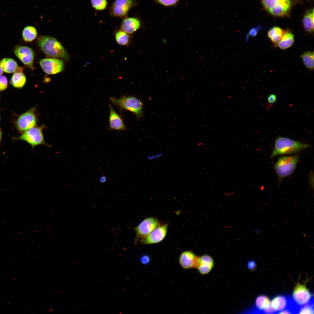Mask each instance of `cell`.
<instances>
[{
	"instance_id": "40",
	"label": "cell",
	"mask_w": 314,
	"mask_h": 314,
	"mask_svg": "<svg viewBox=\"0 0 314 314\" xmlns=\"http://www.w3.org/2000/svg\"><path fill=\"white\" fill-rule=\"evenodd\" d=\"M261 230L260 229H258L257 230V233H260V232H261Z\"/></svg>"
},
{
	"instance_id": "35",
	"label": "cell",
	"mask_w": 314,
	"mask_h": 314,
	"mask_svg": "<svg viewBox=\"0 0 314 314\" xmlns=\"http://www.w3.org/2000/svg\"><path fill=\"white\" fill-rule=\"evenodd\" d=\"M260 28L261 27L258 26L252 28L249 32V35L252 37L255 36L259 30H260Z\"/></svg>"
},
{
	"instance_id": "31",
	"label": "cell",
	"mask_w": 314,
	"mask_h": 314,
	"mask_svg": "<svg viewBox=\"0 0 314 314\" xmlns=\"http://www.w3.org/2000/svg\"><path fill=\"white\" fill-rule=\"evenodd\" d=\"M8 81L6 77L3 75H0V90H5L7 87Z\"/></svg>"
},
{
	"instance_id": "11",
	"label": "cell",
	"mask_w": 314,
	"mask_h": 314,
	"mask_svg": "<svg viewBox=\"0 0 314 314\" xmlns=\"http://www.w3.org/2000/svg\"><path fill=\"white\" fill-rule=\"evenodd\" d=\"M14 52L24 65L32 70L34 69V53L31 48L27 46L17 45L14 48Z\"/></svg>"
},
{
	"instance_id": "26",
	"label": "cell",
	"mask_w": 314,
	"mask_h": 314,
	"mask_svg": "<svg viewBox=\"0 0 314 314\" xmlns=\"http://www.w3.org/2000/svg\"><path fill=\"white\" fill-rule=\"evenodd\" d=\"M37 34V31L35 27L31 26H28L23 29L22 36L26 42H30L35 39Z\"/></svg>"
},
{
	"instance_id": "3",
	"label": "cell",
	"mask_w": 314,
	"mask_h": 314,
	"mask_svg": "<svg viewBox=\"0 0 314 314\" xmlns=\"http://www.w3.org/2000/svg\"><path fill=\"white\" fill-rule=\"evenodd\" d=\"M111 102L121 109L126 110L135 114L138 118L143 115V103L139 99L134 96H122L119 99L109 98Z\"/></svg>"
},
{
	"instance_id": "18",
	"label": "cell",
	"mask_w": 314,
	"mask_h": 314,
	"mask_svg": "<svg viewBox=\"0 0 314 314\" xmlns=\"http://www.w3.org/2000/svg\"><path fill=\"white\" fill-rule=\"evenodd\" d=\"M132 0H116L112 7L114 15L122 17L124 15L133 5Z\"/></svg>"
},
{
	"instance_id": "14",
	"label": "cell",
	"mask_w": 314,
	"mask_h": 314,
	"mask_svg": "<svg viewBox=\"0 0 314 314\" xmlns=\"http://www.w3.org/2000/svg\"><path fill=\"white\" fill-rule=\"evenodd\" d=\"M199 257L191 251H184L179 256V263L181 267L184 269L196 268Z\"/></svg>"
},
{
	"instance_id": "15",
	"label": "cell",
	"mask_w": 314,
	"mask_h": 314,
	"mask_svg": "<svg viewBox=\"0 0 314 314\" xmlns=\"http://www.w3.org/2000/svg\"><path fill=\"white\" fill-rule=\"evenodd\" d=\"M109 106L110 109L109 129L124 131L126 128L121 117L115 111L110 104Z\"/></svg>"
},
{
	"instance_id": "32",
	"label": "cell",
	"mask_w": 314,
	"mask_h": 314,
	"mask_svg": "<svg viewBox=\"0 0 314 314\" xmlns=\"http://www.w3.org/2000/svg\"><path fill=\"white\" fill-rule=\"evenodd\" d=\"M276 97L274 94H272L269 95L267 98V104L269 105L268 107L272 106L276 102Z\"/></svg>"
},
{
	"instance_id": "27",
	"label": "cell",
	"mask_w": 314,
	"mask_h": 314,
	"mask_svg": "<svg viewBox=\"0 0 314 314\" xmlns=\"http://www.w3.org/2000/svg\"><path fill=\"white\" fill-rule=\"evenodd\" d=\"M303 62L305 66L308 69L313 70L314 69V52L307 51L301 56Z\"/></svg>"
},
{
	"instance_id": "10",
	"label": "cell",
	"mask_w": 314,
	"mask_h": 314,
	"mask_svg": "<svg viewBox=\"0 0 314 314\" xmlns=\"http://www.w3.org/2000/svg\"><path fill=\"white\" fill-rule=\"evenodd\" d=\"M35 108H32L20 115L18 119L17 126L21 131H25L35 127L37 118Z\"/></svg>"
},
{
	"instance_id": "8",
	"label": "cell",
	"mask_w": 314,
	"mask_h": 314,
	"mask_svg": "<svg viewBox=\"0 0 314 314\" xmlns=\"http://www.w3.org/2000/svg\"><path fill=\"white\" fill-rule=\"evenodd\" d=\"M291 296L294 302L299 306L306 304L314 298L313 294L307 288L306 284L299 282L295 284Z\"/></svg>"
},
{
	"instance_id": "33",
	"label": "cell",
	"mask_w": 314,
	"mask_h": 314,
	"mask_svg": "<svg viewBox=\"0 0 314 314\" xmlns=\"http://www.w3.org/2000/svg\"><path fill=\"white\" fill-rule=\"evenodd\" d=\"M140 261L142 264L147 265L150 262L151 258L149 255L146 254L144 255L140 258Z\"/></svg>"
},
{
	"instance_id": "1",
	"label": "cell",
	"mask_w": 314,
	"mask_h": 314,
	"mask_svg": "<svg viewBox=\"0 0 314 314\" xmlns=\"http://www.w3.org/2000/svg\"><path fill=\"white\" fill-rule=\"evenodd\" d=\"M38 45L42 51L50 56L60 58L66 61L69 59L68 54L61 43L54 38L42 36L38 39Z\"/></svg>"
},
{
	"instance_id": "19",
	"label": "cell",
	"mask_w": 314,
	"mask_h": 314,
	"mask_svg": "<svg viewBox=\"0 0 314 314\" xmlns=\"http://www.w3.org/2000/svg\"><path fill=\"white\" fill-rule=\"evenodd\" d=\"M140 25L139 20L133 17H128L125 19L121 24V29L129 34H131L137 30Z\"/></svg>"
},
{
	"instance_id": "6",
	"label": "cell",
	"mask_w": 314,
	"mask_h": 314,
	"mask_svg": "<svg viewBox=\"0 0 314 314\" xmlns=\"http://www.w3.org/2000/svg\"><path fill=\"white\" fill-rule=\"evenodd\" d=\"M265 9L272 15L282 16L289 10L291 5L290 0H262Z\"/></svg>"
},
{
	"instance_id": "34",
	"label": "cell",
	"mask_w": 314,
	"mask_h": 314,
	"mask_svg": "<svg viewBox=\"0 0 314 314\" xmlns=\"http://www.w3.org/2000/svg\"><path fill=\"white\" fill-rule=\"evenodd\" d=\"M256 265V262L254 260L249 261L247 263V268L249 270L252 271H254L255 270Z\"/></svg>"
},
{
	"instance_id": "12",
	"label": "cell",
	"mask_w": 314,
	"mask_h": 314,
	"mask_svg": "<svg viewBox=\"0 0 314 314\" xmlns=\"http://www.w3.org/2000/svg\"><path fill=\"white\" fill-rule=\"evenodd\" d=\"M270 305L276 314L286 308H292L296 304L290 295H279L270 299Z\"/></svg>"
},
{
	"instance_id": "21",
	"label": "cell",
	"mask_w": 314,
	"mask_h": 314,
	"mask_svg": "<svg viewBox=\"0 0 314 314\" xmlns=\"http://www.w3.org/2000/svg\"><path fill=\"white\" fill-rule=\"evenodd\" d=\"M294 42V36L290 32L286 31L281 40L276 44L282 50L286 49L291 47Z\"/></svg>"
},
{
	"instance_id": "16",
	"label": "cell",
	"mask_w": 314,
	"mask_h": 314,
	"mask_svg": "<svg viewBox=\"0 0 314 314\" xmlns=\"http://www.w3.org/2000/svg\"><path fill=\"white\" fill-rule=\"evenodd\" d=\"M270 302V300L267 296L260 295L256 299L254 306L245 311L247 313L262 314L263 311L269 306Z\"/></svg>"
},
{
	"instance_id": "5",
	"label": "cell",
	"mask_w": 314,
	"mask_h": 314,
	"mask_svg": "<svg viewBox=\"0 0 314 314\" xmlns=\"http://www.w3.org/2000/svg\"><path fill=\"white\" fill-rule=\"evenodd\" d=\"M43 125L33 127L25 131L21 135L16 138L15 140L26 141L31 146L32 149L40 145L51 147V146L45 141L43 132Z\"/></svg>"
},
{
	"instance_id": "37",
	"label": "cell",
	"mask_w": 314,
	"mask_h": 314,
	"mask_svg": "<svg viewBox=\"0 0 314 314\" xmlns=\"http://www.w3.org/2000/svg\"><path fill=\"white\" fill-rule=\"evenodd\" d=\"M100 182L102 183H104L106 181V177L105 176H103L101 177L99 179Z\"/></svg>"
},
{
	"instance_id": "20",
	"label": "cell",
	"mask_w": 314,
	"mask_h": 314,
	"mask_svg": "<svg viewBox=\"0 0 314 314\" xmlns=\"http://www.w3.org/2000/svg\"><path fill=\"white\" fill-rule=\"evenodd\" d=\"M0 65L3 71L8 73L17 71L22 72L23 70V68L18 67L17 62L10 58L2 59L0 61Z\"/></svg>"
},
{
	"instance_id": "17",
	"label": "cell",
	"mask_w": 314,
	"mask_h": 314,
	"mask_svg": "<svg viewBox=\"0 0 314 314\" xmlns=\"http://www.w3.org/2000/svg\"><path fill=\"white\" fill-rule=\"evenodd\" d=\"M214 265V261L212 257L209 255L204 254L199 257L196 268L201 274H206L210 272Z\"/></svg>"
},
{
	"instance_id": "9",
	"label": "cell",
	"mask_w": 314,
	"mask_h": 314,
	"mask_svg": "<svg viewBox=\"0 0 314 314\" xmlns=\"http://www.w3.org/2000/svg\"><path fill=\"white\" fill-rule=\"evenodd\" d=\"M168 223L160 224L151 232L139 241L142 244L151 245L158 243L165 238L167 233Z\"/></svg>"
},
{
	"instance_id": "13",
	"label": "cell",
	"mask_w": 314,
	"mask_h": 314,
	"mask_svg": "<svg viewBox=\"0 0 314 314\" xmlns=\"http://www.w3.org/2000/svg\"><path fill=\"white\" fill-rule=\"evenodd\" d=\"M40 64L44 72L49 74H56L60 72L64 67L63 61L55 58L42 59L40 62Z\"/></svg>"
},
{
	"instance_id": "2",
	"label": "cell",
	"mask_w": 314,
	"mask_h": 314,
	"mask_svg": "<svg viewBox=\"0 0 314 314\" xmlns=\"http://www.w3.org/2000/svg\"><path fill=\"white\" fill-rule=\"evenodd\" d=\"M310 147L309 145L303 142L279 136L275 141L274 147L271 158L279 155L295 153Z\"/></svg>"
},
{
	"instance_id": "24",
	"label": "cell",
	"mask_w": 314,
	"mask_h": 314,
	"mask_svg": "<svg viewBox=\"0 0 314 314\" xmlns=\"http://www.w3.org/2000/svg\"><path fill=\"white\" fill-rule=\"evenodd\" d=\"M26 80V77L22 72L17 71L13 75L10 82L14 87L20 88L24 86Z\"/></svg>"
},
{
	"instance_id": "28",
	"label": "cell",
	"mask_w": 314,
	"mask_h": 314,
	"mask_svg": "<svg viewBox=\"0 0 314 314\" xmlns=\"http://www.w3.org/2000/svg\"><path fill=\"white\" fill-rule=\"evenodd\" d=\"M314 298L307 304L300 306L298 314H314Z\"/></svg>"
},
{
	"instance_id": "7",
	"label": "cell",
	"mask_w": 314,
	"mask_h": 314,
	"mask_svg": "<svg viewBox=\"0 0 314 314\" xmlns=\"http://www.w3.org/2000/svg\"><path fill=\"white\" fill-rule=\"evenodd\" d=\"M161 224L157 218L149 217L143 220L135 228L136 236L135 243L136 244L140 239L147 236Z\"/></svg>"
},
{
	"instance_id": "36",
	"label": "cell",
	"mask_w": 314,
	"mask_h": 314,
	"mask_svg": "<svg viewBox=\"0 0 314 314\" xmlns=\"http://www.w3.org/2000/svg\"><path fill=\"white\" fill-rule=\"evenodd\" d=\"M163 155V153H158L151 156H148L147 158L149 160H154L161 157Z\"/></svg>"
},
{
	"instance_id": "38",
	"label": "cell",
	"mask_w": 314,
	"mask_h": 314,
	"mask_svg": "<svg viewBox=\"0 0 314 314\" xmlns=\"http://www.w3.org/2000/svg\"><path fill=\"white\" fill-rule=\"evenodd\" d=\"M3 73V70L2 69L0 65V75H1Z\"/></svg>"
},
{
	"instance_id": "29",
	"label": "cell",
	"mask_w": 314,
	"mask_h": 314,
	"mask_svg": "<svg viewBox=\"0 0 314 314\" xmlns=\"http://www.w3.org/2000/svg\"><path fill=\"white\" fill-rule=\"evenodd\" d=\"M91 2L93 7L98 10L105 9L107 4L106 0H91Z\"/></svg>"
},
{
	"instance_id": "39",
	"label": "cell",
	"mask_w": 314,
	"mask_h": 314,
	"mask_svg": "<svg viewBox=\"0 0 314 314\" xmlns=\"http://www.w3.org/2000/svg\"><path fill=\"white\" fill-rule=\"evenodd\" d=\"M2 138V133L1 130L0 129V142L1 141Z\"/></svg>"
},
{
	"instance_id": "25",
	"label": "cell",
	"mask_w": 314,
	"mask_h": 314,
	"mask_svg": "<svg viewBox=\"0 0 314 314\" xmlns=\"http://www.w3.org/2000/svg\"><path fill=\"white\" fill-rule=\"evenodd\" d=\"M129 34L121 30L117 32L115 38L117 43L122 46L128 45L130 41V36Z\"/></svg>"
},
{
	"instance_id": "23",
	"label": "cell",
	"mask_w": 314,
	"mask_h": 314,
	"mask_svg": "<svg viewBox=\"0 0 314 314\" xmlns=\"http://www.w3.org/2000/svg\"><path fill=\"white\" fill-rule=\"evenodd\" d=\"M305 29L309 32L314 31V10H309L306 13L303 20Z\"/></svg>"
},
{
	"instance_id": "4",
	"label": "cell",
	"mask_w": 314,
	"mask_h": 314,
	"mask_svg": "<svg viewBox=\"0 0 314 314\" xmlns=\"http://www.w3.org/2000/svg\"><path fill=\"white\" fill-rule=\"evenodd\" d=\"M299 161V157L296 155L283 156L279 158L274 167L279 177L282 179L291 174Z\"/></svg>"
},
{
	"instance_id": "30",
	"label": "cell",
	"mask_w": 314,
	"mask_h": 314,
	"mask_svg": "<svg viewBox=\"0 0 314 314\" xmlns=\"http://www.w3.org/2000/svg\"><path fill=\"white\" fill-rule=\"evenodd\" d=\"M160 4L165 6H170L176 4L179 0H156Z\"/></svg>"
},
{
	"instance_id": "22",
	"label": "cell",
	"mask_w": 314,
	"mask_h": 314,
	"mask_svg": "<svg viewBox=\"0 0 314 314\" xmlns=\"http://www.w3.org/2000/svg\"><path fill=\"white\" fill-rule=\"evenodd\" d=\"M286 31L279 27L274 26L269 30L267 36L273 43L277 44L281 40Z\"/></svg>"
}]
</instances>
